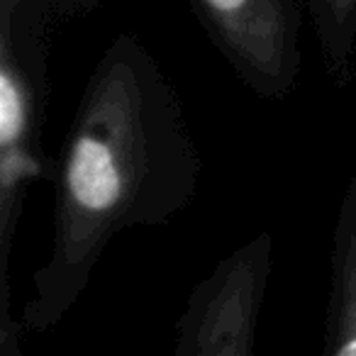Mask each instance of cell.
Returning a JSON list of instances; mask_svg holds the SVG:
<instances>
[{
  "label": "cell",
  "mask_w": 356,
  "mask_h": 356,
  "mask_svg": "<svg viewBox=\"0 0 356 356\" xmlns=\"http://www.w3.org/2000/svg\"><path fill=\"white\" fill-rule=\"evenodd\" d=\"M200 168L166 71L137 35H118L86 81L56 161L51 252L22 307L25 332L64 320L120 232L166 225L188 208Z\"/></svg>",
  "instance_id": "6da1fadb"
},
{
  "label": "cell",
  "mask_w": 356,
  "mask_h": 356,
  "mask_svg": "<svg viewBox=\"0 0 356 356\" xmlns=\"http://www.w3.org/2000/svg\"><path fill=\"white\" fill-rule=\"evenodd\" d=\"M49 15L44 0L0 8V356L20 354L25 334L10 310V254L27 188L56 176L42 147Z\"/></svg>",
  "instance_id": "7a4b0ae2"
},
{
  "label": "cell",
  "mask_w": 356,
  "mask_h": 356,
  "mask_svg": "<svg viewBox=\"0 0 356 356\" xmlns=\"http://www.w3.org/2000/svg\"><path fill=\"white\" fill-rule=\"evenodd\" d=\"M208 40L242 83L264 100H286L300 79L296 0H188Z\"/></svg>",
  "instance_id": "3957f363"
},
{
  "label": "cell",
  "mask_w": 356,
  "mask_h": 356,
  "mask_svg": "<svg viewBox=\"0 0 356 356\" xmlns=\"http://www.w3.org/2000/svg\"><path fill=\"white\" fill-rule=\"evenodd\" d=\"M273 271V237L259 232L193 288L176 327V356H249Z\"/></svg>",
  "instance_id": "277c9868"
},
{
  "label": "cell",
  "mask_w": 356,
  "mask_h": 356,
  "mask_svg": "<svg viewBox=\"0 0 356 356\" xmlns=\"http://www.w3.org/2000/svg\"><path fill=\"white\" fill-rule=\"evenodd\" d=\"M332 239V288L322 354L356 356V173L341 195Z\"/></svg>",
  "instance_id": "5b68a950"
},
{
  "label": "cell",
  "mask_w": 356,
  "mask_h": 356,
  "mask_svg": "<svg viewBox=\"0 0 356 356\" xmlns=\"http://www.w3.org/2000/svg\"><path fill=\"white\" fill-rule=\"evenodd\" d=\"M305 8L327 81L346 88L356 74V0H305Z\"/></svg>",
  "instance_id": "8992f818"
},
{
  "label": "cell",
  "mask_w": 356,
  "mask_h": 356,
  "mask_svg": "<svg viewBox=\"0 0 356 356\" xmlns=\"http://www.w3.org/2000/svg\"><path fill=\"white\" fill-rule=\"evenodd\" d=\"M47 8H49L51 15L59 17H76L86 15V13H93L98 8H103L108 0H44Z\"/></svg>",
  "instance_id": "52a82bcc"
},
{
  "label": "cell",
  "mask_w": 356,
  "mask_h": 356,
  "mask_svg": "<svg viewBox=\"0 0 356 356\" xmlns=\"http://www.w3.org/2000/svg\"><path fill=\"white\" fill-rule=\"evenodd\" d=\"M17 3H22V0H0V8H13Z\"/></svg>",
  "instance_id": "ba28073f"
}]
</instances>
